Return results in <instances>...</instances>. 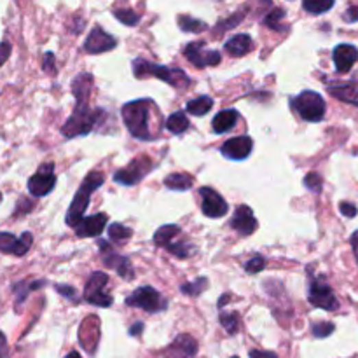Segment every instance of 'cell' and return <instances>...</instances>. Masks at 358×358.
Wrapping results in <instances>:
<instances>
[{"label":"cell","instance_id":"cell-1","mask_svg":"<svg viewBox=\"0 0 358 358\" xmlns=\"http://www.w3.org/2000/svg\"><path fill=\"white\" fill-rule=\"evenodd\" d=\"M154 108V102L150 100H135L130 104L123 105V119L126 124L128 131L139 140H152V133L149 128V116L150 110Z\"/></svg>","mask_w":358,"mask_h":358},{"label":"cell","instance_id":"cell-2","mask_svg":"<svg viewBox=\"0 0 358 358\" xmlns=\"http://www.w3.org/2000/svg\"><path fill=\"white\" fill-rule=\"evenodd\" d=\"M104 180L105 178L102 171H91V174H88V177L84 178L82 185L79 187L77 194H75V198H73L72 204H70L69 208V213H67L65 217V222L69 224V226H72V228L77 226L79 220L84 217L86 208H88L89 204V198H91V193H95L98 187H102V185H104Z\"/></svg>","mask_w":358,"mask_h":358},{"label":"cell","instance_id":"cell-3","mask_svg":"<svg viewBox=\"0 0 358 358\" xmlns=\"http://www.w3.org/2000/svg\"><path fill=\"white\" fill-rule=\"evenodd\" d=\"M104 114V110H91L88 104H75V110L72 112V116L67 119V123L62 128L63 136L65 139H75V136L88 135Z\"/></svg>","mask_w":358,"mask_h":358},{"label":"cell","instance_id":"cell-4","mask_svg":"<svg viewBox=\"0 0 358 358\" xmlns=\"http://www.w3.org/2000/svg\"><path fill=\"white\" fill-rule=\"evenodd\" d=\"M133 73L135 77L143 79L147 75H152V77H158L159 81L168 82L174 88H187L191 84V79L185 75V72L178 69H169V67L156 65V63L145 62V60H135L133 62Z\"/></svg>","mask_w":358,"mask_h":358},{"label":"cell","instance_id":"cell-5","mask_svg":"<svg viewBox=\"0 0 358 358\" xmlns=\"http://www.w3.org/2000/svg\"><path fill=\"white\" fill-rule=\"evenodd\" d=\"M290 105L308 123H318L325 116V100L316 91H302L292 98Z\"/></svg>","mask_w":358,"mask_h":358},{"label":"cell","instance_id":"cell-6","mask_svg":"<svg viewBox=\"0 0 358 358\" xmlns=\"http://www.w3.org/2000/svg\"><path fill=\"white\" fill-rule=\"evenodd\" d=\"M126 305L133 308L145 309L147 313H159L166 309V299L152 287H140L126 297Z\"/></svg>","mask_w":358,"mask_h":358},{"label":"cell","instance_id":"cell-7","mask_svg":"<svg viewBox=\"0 0 358 358\" xmlns=\"http://www.w3.org/2000/svg\"><path fill=\"white\" fill-rule=\"evenodd\" d=\"M107 283L108 276L105 273H93L91 276H89L84 290V299L88 300L89 305L100 306V308H108V306H112L114 299H112V296H108L107 292H104Z\"/></svg>","mask_w":358,"mask_h":358},{"label":"cell","instance_id":"cell-8","mask_svg":"<svg viewBox=\"0 0 358 358\" xmlns=\"http://www.w3.org/2000/svg\"><path fill=\"white\" fill-rule=\"evenodd\" d=\"M308 299L313 306L325 309V311H334V309L339 308V302L335 299L334 292L322 278H313L311 280Z\"/></svg>","mask_w":358,"mask_h":358},{"label":"cell","instance_id":"cell-9","mask_svg":"<svg viewBox=\"0 0 358 358\" xmlns=\"http://www.w3.org/2000/svg\"><path fill=\"white\" fill-rule=\"evenodd\" d=\"M56 185V177H54V165L46 163L40 166V169L28 180V191L34 196H47Z\"/></svg>","mask_w":358,"mask_h":358},{"label":"cell","instance_id":"cell-10","mask_svg":"<svg viewBox=\"0 0 358 358\" xmlns=\"http://www.w3.org/2000/svg\"><path fill=\"white\" fill-rule=\"evenodd\" d=\"M152 163L147 158H139L135 161H131L126 168L117 169L114 174V180L121 185H135L145 177V174L150 169Z\"/></svg>","mask_w":358,"mask_h":358},{"label":"cell","instance_id":"cell-11","mask_svg":"<svg viewBox=\"0 0 358 358\" xmlns=\"http://www.w3.org/2000/svg\"><path fill=\"white\" fill-rule=\"evenodd\" d=\"M185 58L189 60L198 69H204V67H213L220 63V53L219 51L206 49L204 43H191L187 44L184 51Z\"/></svg>","mask_w":358,"mask_h":358},{"label":"cell","instance_id":"cell-12","mask_svg":"<svg viewBox=\"0 0 358 358\" xmlns=\"http://www.w3.org/2000/svg\"><path fill=\"white\" fill-rule=\"evenodd\" d=\"M200 194L201 200H203L201 201V210H203L204 215L210 217V219H220V217L228 213L229 206L226 200L219 193H215L212 187H201Z\"/></svg>","mask_w":358,"mask_h":358},{"label":"cell","instance_id":"cell-13","mask_svg":"<svg viewBox=\"0 0 358 358\" xmlns=\"http://www.w3.org/2000/svg\"><path fill=\"white\" fill-rule=\"evenodd\" d=\"M252 149H254V142H252L250 136H235V139H229L228 142L220 147V152H222L224 158L231 159V161H243L250 156Z\"/></svg>","mask_w":358,"mask_h":358},{"label":"cell","instance_id":"cell-14","mask_svg":"<svg viewBox=\"0 0 358 358\" xmlns=\"http://www.w3.org/2000/svg\"><path fill=\"white\" fill-rule=\"evenodd\" d=\"M32 241H34V238L30 232H23L20 238H16L11 232H0V252L21 257L32 247Z\"/></svg>","mask_w":358,"mask_h":358},{"label":"cell","instance_id":"cell-15","mask_svg":"<svg viewBox=\"0 0 358 358\" xmlns=\"http://www.w3.org/2000/svg\"><path fill=\"white\" fill-rule=\"evenodd\" d=\"M117 46L116 39L108 35L102 27H95L84 43V49L91 54H102L112 51Z\"/></svg>","mask_w":358,"mask_h":358},{"label":"cell","instance_id":"cell-16","mask_svg":"<svg viewBox=\"0 0 358 358\" xmlns=\"http://www.w3.org/2000/svg\"><path fill=\"white\" fill-rule=\"evenodd\" d=\"M231 228L238 231L241 236H250L257 229V220H255L254 212L247 204H239L236 208L235 217L231 220Z\"/></svg>","mask_w":358,"mask_h":358},{"label":"cell","instance_id":"cell-17","mask_svg":"<svg viewBox=\"0 0 358 358\" xmlns=\"http://www.w3.org/2000/svg\"><path fill=\"white\" fill-rule=\"evenodd\" d=\"M107 226V215L105 213H97L91 217H82L79 224L75 226V235L79 238H95V236L102 235Z\"/></svg>","mask_w":358,"mask_h":358},{"label":"cell","instance_id":"cell-18","mask_svg":"<svg viewBox=\"0 0 358 358\" xmlns=\"http://www.w3.org/2000/svg\"><path fill=\"white\" fill-rule=\"evenodd\" d=\"M102 252H104V261L108 267L116 270L117 274L121 278H126V280H131L133 278V267L130 264V259L123 257V255H117L112 252L110 245H107L105 241H100Z\"/></svg>","mask_w":358,"mask_h":358},{"label":"cell","instance_id":"cell-19","mask_svg":"<svg viewBox=\"0 0 358 358\" xmlns=\"http://www.w3.org/2000/svg\"><path fill=\"white\" fill-rule=\"evenodd\" d=\"M198 353L196 339L189 334H182L169 344L166 350V358H194Z\"/></svg>","mask_w":358,"mask_h":358},{"label":"cell","instance_id":"cell-20","mask_svg":"<svg viewBox=\"0 0 358 358\" xmlns=\"http://www.w3.org/2000/svg\"><path fill=\"white\" fill-rule=\"evenodd\" d=\"M358 49L351 44H339L334 49V65L335 70L341 73L350 72L351 67L357 63Z\"/></svg>","mask_w":358,"mask_h":358},{"label":"cell","instance_id":"cell-21","mask_svg":"<svg viewBox=\"0 0 358 358\" xmlns=\"http://www.w3.org/2000/svg\"><path fill=\"white\" fill-rule=\"evenodd\" d=\"M329 91H331L335 98H339V100L358 105V82L357 81L337 82V84L329 86Z\"/></svg>","mask_w":358,"mask_h":358},{"label":"cell","instance_id":"cell-22","mask_svg":"<svg viewBox=\"0 0 358 358\" xmlns=\"http://www.w3.org/2000/svg\"><path fill=\"white\" fill-rule=\"evenodd\" d=\"M239 119V114L235 110V108H228V110L219 112L212 121V126L215 133L222 135V133H228L231 131L232 128L236 126V121Z\"/></svg>","mask_w":358,"mask_h":358},{"label":"cell","instance_id":"cell-23","mask_svg":"<svg viewBox=\"0 0 358 358\" xmlns=\"http://www.w3.org/2000/svg\"><path fill=\"white\" fill-rule=\"evenodd\" d=\"M93 89V75L91 73H81L73 79L72 91L75 95V104H88L89 93Z\"/></svg>","mask_w":358,"mask_h":358},{"label":"cell","instance_id":"cell-24","mask_svg":"<svg viewBox=\"0 0 358 358\" xmlns=\"http://www.w3.org/2000/svg\"><path fill=\"white\" fill-rule=\"evenodd\" d=\"M254 49V43H252V37L250 35H245V34H239L231 37V39L226 43V51H228L231 56H245L247 53Z\"/></svg>","mask_w":358,"mask_h":358},{"label":"cell","instance_id":"cell-25","mask_svg":"<svg viewBox=\"0 0 358 358\" xmlns=\"http://www.w3.org/2000/svg\"><path fill=\"white\" fill-rule=\"evenodd\" d=\"M193 182L194 178L187 174H171L165 178L166 187L171 191H178V193L191 189V187H193Z\"/></svg>","mask_w":358,"mask_h":358},{"label":"cell","instance_id":"cell-26","mask_svg":"<svg viewBox=\"0 0 358 358\" xmlns=\"http://www.w3.org/2000/svg\"><path fill=\"white\" fill-rule=\"evenodd\" d=\"M212 107H213V100L210 97H206V95L194 98V100L187 102V105H185L187 112L198 117L204 116V114H208V112L212 110Z\"/></svg>","mask_w":358,"mask_h":358},{"label":"cell","instance_id":"cell-27","mask_svg":"<svg viewBox=\"0 0 358 358\" xmlns=\"http://www.w3.org/2000/svg\"><path fill=\"white\" fill-rule=\"evenodd\" d=\"M178 235H180V228H178L177 224H168V226H163V228H159L158 231H156L154 243L159 245V247H166V245H169Z\"/></svg>","mask_w":358,"mask_h":358},{"label":"cell","instance_id":"cell-28","mask_svg":"<svg viewBox=\"0 0 358 358\" xmlns=\"http://www.w3.org/2000/svg\"><path fill=\"white\" fill-rule=\"evenodd\" d=\"M187 128H189V119L185 117L184 112H175V114H171V116L168 117V121H166V130L175 133V135L185 133Z\"/></svg>","mask_w":358,"mask_h":358},{"label":"cell","instance_id":"cell-29","mask_svg":"<svg viewBox=\"0 0 358 358\" xmlns=\"http://www.w3.org/2000/svg\"><path fill=\"white\" fill-rule=\"evenodd\" d=\"M177 21L180 30L187 32V34H201V32L206 30V23H204V21L191 18V16H178Z\"/></svg>","mask_w":358,"mask_h":358},{"label":"cell","instance_id":"cell-30","mask_svg":"<svg viewBox=\"0 0 358 358\" xmlns=\"http://www.w3.org/2000/svg\"><path fill=\"white\" fill-rule=\"evenodd\" d=\"M334 2L335 0H302V8L311 14H324L334 8Z\"/></svg>","mask_w":358,"mask_h":358},{"label":"cell","instance_id":"cell-31","mask_svg":"<svg viewBox=\"0 0 358 358\" xmlns=\"http://www.w3.org/2000/svg\"><path fill=\"white\" fill-rule=\"evenodd\" d=\"M131 235H133V231L130 228H126V226H123V224H110L108 226V236L116 243L128 241L131 238Z\"/></svg>","mask_w":358,"mask_h":358},{"label":"cell","instance_id":"cell-32","mask_svg":"<svg viewBox=\"0 0 358 358\" xmlns=\"http://www.w3.org/2000/svg\"><path fill=\"white\" fill-rule=\"evenodd\" d=\"M220 324L228 331V334L235 335L239 331V316L238 313H222L220 315Z\"/></svg>","mask_w":358,"mask_h":358},{"label":"cell","instance_id":"cell-33","mask_svg":"<svg viewBox=\"0 0 358 358\" xmlns=\"http://www.w3.org/2000/svg\"><path fill=\"white\" fill-rule=\"evenodd\" d=\"M285 18V9L276 8L264 18V25L273 30H285V27H281V20Z\"/></svg>","mask_w":358,"mask_h":358},{"label":"cell","instance_id":"cell-34","mask_svg":"<svg viewBox=\"0 0 358 358\" xmlns=\"http://www.w3.org/2000/svg\"><path fill=\"white\" fill-rule=\"evenodd\" d=\"M206 287H208V280L206 278H198V280L191 281V283H184L182 292L187 294V296H200Z\"/></svg>","mask_w":358,"mask_h":358},{"label":"cell","instance_id":"cell-35","mask_svg":"<svg viewBox=\"0 0 358 358\" xmlns=\"http://www.w3.org/2000/svg\"><path fill=\"white\" fill-rule=\"evenodd\" d=\"M114 16H116L121 23L128 25V27H135V25L140 21V16L136 14L135 11H131V9H116V11H114Z\"/></svg>","mask_w":358,"mask_h":358},{"label":"cell","instance_id":"cell-36","mask_svg":"<svg viewBox=\"0 0 358 358\" xmlns=\"http://www.w3.org/2000/svg\"><path fill=\"white\" fill-rule=\"evenodd\" d=\"M166 250L171 252L174 255H177V257L180 259H185L189 257L191 252H193V247L191 245H187V243H169V245H166Z\"/></svg>","mask_w":358,"mask_h":358},{"label":"cell","instance_id":"cell-37","mask_svg":"<svg viewBox=\"0 0 358 358\" xmlns=\"http://www.w3.org/2000/svg\"><path fill=\"white\" fill-rule=\"evenodd\" d=\"M266 267V261H264V257H261V255H255V257H252L250 261L245 264V271H248V273L255 274L259 273V271H262Z\"/></svg>","mask_w":358,"mask_h":358},{"label":"cell","instance_id":"cell-38","mask_svg":"<svg viewBox=\"0 0 358 358\" xmlns=\"http://www.w3.org/2000/svg\"><path fill=\"white\" fill-rule=\"evenodd\" d=\"M305 185L313 193H320L322 191V177L318 174H308L305 178Z\"/></svg>","mask_w":358,"mask_h":358},{"label":"cell","instance_id":"cell-39","mask_svg":"<svg viewBox=\"0 0 358 358\" xmlns=\"http://www.w3.org/2000/svg\"><path fill=\"white\" fill-rule=\"evenodd\" d=\"M334 332V324H329V322H322V324L313 325V334L315 337H327Z\"/></svg>","mask_w":358,"mask_h":358},{"label":"cell","instance_id":"cell-40","mask_svg":"<svg viewBox=\"0 0 358 358\" xmlns=\"http://www.w3.org/2000/svg\"><path fill=\"white\" fill-rule=\"evenodd\" d=\"M9 56H11V44L2 43V44H0V67L8 62Z\"/></svg>","mask_w":358,"mask_h":358},{"label":"cell","instance_id":"cell-41","mask_svg":"<svg viewBox=\"0 0 358 358\" xmlns=\"http://www.w3.org/2000/svg\"><path fill=\"white\" fill-rule=\"evenodd\" d=\"M339 208H341V213H343L344 217H355L358 212L355 204L346 203V201H344V203H341V206H339Z\"/></svg>","mask_w":358,"mask_h":358},{"label":"cell","instance_id":"cell-42","mask_svg":"<svg viewBox=\"0 0 358 358\" xmlns=\"http://www.w3.org/2000/svg\"><path fill=\"white\" fill-rule=\"evenodd\" d=\"M243 18V12H239L238 16H231L226 23H219V25H224V27H217V30H226V28H231V27H236V23H239Z\"/></svg>","mask_w":358,"mask_h":358},{"label":"cell","instance_id":"cell-43","mask_svg":"<svg viewBox=\"0 0 358 358\" xmlns=\"http://www.w3.org/2000/svg\"><path fill=\"white\" fill-rule=\"evenodd\" d=\"M344 20L350 21V23L358 21V5H350V8H348L346 14H344Z\"/></svg>","mask_w":358,"mask_h":358},{"label":"cell","instance_id":"cell-44","mask_svg":"<svg viewBox=\"0 0 358 358\" xmlns=\"http://www.w3.org/2000/svg\"><path fill=\"white\" fill-rule=\"evenodd\" d=\"M44 70H46V72H56V70H54V56H53V53H46V56H44Z\"/></svg>","mask_w":358,"mask_h":358},{"label":"cell","instance_id":"cell-45","mask_svg":"<svg viewBox=\"0 0 358 358\" xmlns=\"http://www.w3.org/2000/svg\"><path fill=\"white\" fill-rule=\"evenodd\" d=\"M250 358H278V357H276V353H273V351L252 350L250 351Z\"/></svg>","mask_w":358,"mask_h":358},{"label":"cell","instance_id":"cell-46","mask_svg":"<svg viewBox=\"0 0 358 358\" xmlns=\"http://www.w3.org/2000/svg\"><path fill=\"white\" fill-rule=\"evenodd\" d=\"M0 358H8V344L2 332H0Z\"/></svg>","mask_w":358,"mask_h":358},{"label":"cell","instance_id":"cell-47","mask_svg":"<svg viewBox=\"0 0 358 358\" xmlns=\"http://www.w3.org/2000/svg\"><path fill=\"white\" fill-rule=\"evenodd\" d=\"M56 289H58V292L62 294V296H67V297H73V294H75V290L72 289V287H65V285H56Z\"/></svg>","mask_w":358,"mask_h":358},{"label":"cell","instance_id":"cell-48","mask_svg":"<svg viewBox=\"0 0 358 358\" xmlns=\"http://www.w3.org/2000/svg\"><path fill=\"white\" fill-rule=\"evenodd\" d=\"M351 247H353V254L358 262V231H355L353 236H351Z\"/></svg>","mask_w":358,"mask_h":358},{"label":"cell","instance_id":"cell-49","mask_svg":"<svg viewBox=\"0 0 358 358\" xmlns=\"http://www.w3.org/2000/svg\"><path fill=\"white\" fill-rule=\"evenodd\" d=\"M142 329H143V324H140V322H139V324H135V325H133V327H131L130 334L131 335H139L140 332H142Z\"/></svg>","mask_w":358,"mask_h":358},{"label":"cell","instance_id":"cell-50","mask_svg":"<svg viewBox=\"0 0 358 358\" xmlns=\"http://www.w3.org/2000/svg\"><path fill=\"white\" fill-rule=\"evenodd\" d=\"M65 358H82V357H81V355L77 353V351H70V353L67 355Z\"/></svg>","mask_w":358,"mask_h":358},{"label":"cell","instance_id":"cell-51","mask_svg":"<svg viewBox=\"0 0 358 358\" xmlns=\"http://www.w3.org/2000/svg\"><path fill=\"white\" fill-rule=\"evenodd\" d=\"M232 358H238V357H232Z\"/></svg>","mask_w":358,"mask_h":358}]
</instances>
